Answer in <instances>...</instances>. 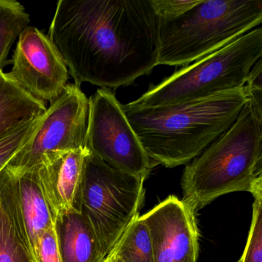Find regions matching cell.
<instances>
[{
  "instance_id": "22",
  "label": "cell",
  "mask_w": 262,
  "mask_h": 262,
  "mask_svg": "<svg viewBox=\"0 0 262 262\" xmlns=\"http://www.w3.org/2000/svg\"><path fill=\"white\" fill-rule=\"evenodd\" d=\"M262 59H260L251 68L245 88L248 102L257 113L262 115Z\"/></svg>"
},
{
  "instance_id": "10",
  "label": "cell",
  "mask_w": 262,
  "mask_h": 262,
  "mask_svg": "<svg viewBox=\"0 0 262 262\" xmlns=\"http://www.w3.org/2000/svg\"><path fill=\"white\" fill-rule=\"evenodd\" d=\"M0 204L34 262L39 237L56 222L36 167L24 172L6 168L0 172Z\"/></svg>"
},
{
  "instance_id": "14",
  "label": "cell",
  "mask_w": 262,
  "mask_h": 262,
  "mask_svg": "<svg viewBox=\"0 0 262 262\" xmlns=\"http://www.w3.org/2000/svg\"><path fill=\"white\" fill-rule=\"evenodd\" d=\"M47 108L46 102L31 96L8 73L0 71V137Z\"/></svg>"
},
{
  "instance_id": "16",
  "label": "cell",
  "mask_w": 262,
  "mask_h": 262,
  "mask_svg": "<svg viewBox=\"0 0 262 262\" xmlns=\"http://www.w3.org/2000/svg\"><path fill=\"white\" fill-rule=\"evenodd\" d=\"M110 252L123 262H155L148 227L142 216L132 222Z\"/></svg>"
},
{
  "instance_id": "19",
  "label": "cell",
  "mask_w": 262,
  "mask_h": 262,
  "mask_svg": "<svg viewBox=\"0 0 262 262\" xmlns=\"http://www.w3.org/2000/svg\"><path fill=\"white\" fill-rule=\"evenodd\" d=\"M252 219L248 240L238 262H262V189L252 194Z\"/></svg>"
},
{
  "instance_id": "9",
  "label": "cell",
  "mask_w": 262,
  "mask_h": 262,
  "mask_svg": "<svg viewBox=\"0 0 262 262\" xmlns=\"http://www.w3.org/2000/svg\"><path fill=\"white\" fill-rule=\"evenodd\" d=\"M17 39L9 75L33 97L52 103L68 84L65 62L48 35L36 27H26Z\"/></svg>"
},
{
  "instance_id": "4",
  "label": "cell",
  "mask_w": 262,
  "mask_h": 262,
  "mask_svg": "<svg viewBox=\"0 0 262 262\" xmlns=\"http://www.w3.org/2000/svg\"><path fill=\"white\" fill-rule=\"evenodd\" d=\"M261 22V1L200 0L177 17L159 19L158 65H189Z\"/></svg>"
},
{
  "instance_id": "18",
  "label": "cell",
  "mask_w": 262,
  "mask_h": 262,
  "mask_svg": "<svg viewBox=\"0 0 262 262\" xmlns=\"http://www.w3.org/2000/svg\"><path fill=\"white\" fill-rule=\"evenodd\" d=\"M41 116L24 122L0 137V172L30 140L39 125Z\"/></svg>"
},
{
  "instance_id": "12",
  "label": "cell",
  "mask_w": 262,
  "mask_h": 262,
  "mask_svg": "<svg viewBox=\"0 0 262 262\" xmlns=\"http://www.w3.org/2000/svg\"><path fill=\"white\" fill-rule=\"evenodd\" d=\"M88 149L58 153L36 166L39 182L55 217L79 211L85 159Z\"/></svg>"
},
{
  "instance_id": "17",
  "label": "cell",
  "mask_w": 262,
  "mask_h": 262,
  "mask_svg": "<svg viewBox=\"0 0 262 262\" xmlns=\"http://www.w3.org/2000/svg\"><path fill=\"white\" fill-rule=\"evenodd\" d=\"M0 262H33L0 204Z\"/></svg>"
},
{
  "instance_id": "1",
  "label": "cell",
  "mask_w": 262,
  "mask_h": 262,
  "mask_svg": "<svg viewBox=\"0 0 262 262\" xmlns=\"http://www.w3.org/2000/svg\"><path fill=\"white\" fill-rule=\"evenodd\" d=\"M48 36L79 87L116 90L158 66L151 0H59Z\"/></svg>"
},
{
  "instance_id": "13",
  "label": "cell",
  "mask_w": 262,
  "mask_h": 262,
  "mask_svg": "<svg viewBox=\"0 0 262 262\" xmlns=\"http://www.w3.org/2000/svg\"><path fill=\"white\" fill-rule=\"evenodd\" d=\"M55 227L62 262H103L99 242L80 211L58 216Z\"/></svg>"
},
{
  "instance_id": "15",
  "label": "cell",
  "mask_w": 262,
  "mask_h": 262,
  "mask_svg": "<svg viewBox=\"0 0 262 262\" xmlns=\"http://www.w3.org/2000/svg\"><path fill=\"white\" fill-rule=\"evenodd\" d=\"M30 23V15L22 4L0 0V71L10 63L8 56L12 47Z\"/></svg>"
},
{
  "instance_id": "5",
  "label": "cell",
  "mask_w": 262,
  "mask_h": 262,
  "mask_svg": "<svg viewBox=\"0 0 262 262\" xmlns=\"http://www.w3.org/2000/svg\"><path fill=\"white\" fill-rule=\"evenodd\" d=\"M262 29H254L202 59L182 67L141 97L128 103L153 107L183 103L245 86L253 66L261 59Z\"/></svg>"
},
{
  "instance_id": "21",
  "label": "cell",
  "mask_w": 262,
  "mask_h": 262,
  "mask_svg": "<svg viewBox=\"0 0 262 262\" xmlns=\"http://www.w3.org/2000/svg\"><path fill=\"white\" fill-rule=\"evenodd\" d=\"M200 0H151L159 19H169L183 14L199 4Z\"/></svg>"
},
{
  "instance_id": "11",
  "label": "cell",
  "mask_w": 262,
  "mask_h": 262,
  "mask_svg": "<svg viewBox=\"0 0 262 262\" xmlns=\"http://www.w3.org/2000/svg\"><path fill=\"white\" fill-rule=\"evenodd\" d=\"M142 217L148 227L155 262H197L195 211L183 201L169 196Z\"/></svg>"
},
{
  "instance_id": "20",
  "label": "cell",
  "mask_w": 262,
  "mask_h": 262,
  "mask_svg": "<svg viewBox=\"0 0 262 262\" xmlns=\"http://www.w3.org/2000/svg\"><path fill=\"white\" fill-rule=\"evenodd\" d=\"M34 262H62L55 225L45 230L39 237Z\"/></svg>"
},
{
  "instance_id": "3",
  "label": "cell",
  "mask_w": 262,
  "mask_h": 262,
  "mask_svg": "<svg viewBox=\"0 0 262 262\" xmlns=\"http://www.w3.org/2000/svg\"><path fill=\"white\" fill-rule=\"evenodd\" d=\"M183 201L194 211L221 196L262 189V115L249 102L231 126L186 165Z\"/></svg>"
},
{
  "instance_id": "7",
  "label": "cell",
  "mask_w": 262,
  "mask_h": 262,
  "mask_svg": "<svg viewBox=\"0 0 262 262\" xmlns=\"http://www.w3.org/2000/svg\"><path fill=\"white\" fill-rule=\"evenodd\" d=\"M90 102L80 87L67 84L41 116L33 136L6 169L24 172L58 153L86 148Z\"/></svg>"
},
{
  "instance_id": "8",
  "label": "cell",
  "mask_w": 262,
  "mask_h": 262,
  "mask_svg": "<svg viewBox=\"0 0 262 262\" xmlns=\"http://www.w3.org/2000/svg\"><path fill=\"white\" fill-rule=\"evenodd\" d=\"M89 102L88 151L115 169L146 180L156 165L144 149L114 93L99 89Z\"/></svg>"
},
{
  "instance_id": "23",
  "label": "cell",
  "mask_w": 262,
  "mask_h": 262,
  "mask_svg": "<svg viewBox=\"0 0 262 262\" xmlns=\"http://www.w3.org/2000/svg\"><path fill=\"white\" fill-rule=\"evenodd\" d=\"M103 262H123L116 254L110 252L104 259Z\"/></svg>"
},
{
  "instance_id": "6",
  "label": "cell",
  "mask_w": 262,
  "mask_h": 262,
  "mask_svg": "<svg viewBox=\"0 0 262 262\" xmlns=\"http://www.w3.org/2000/svg\"><path fill=\"white\" fill-rule=\"evenodd\" d=\"M145 179L115 169L88 151L79 211L94 233L105 257L143 203Z\"/></svg>"
},
{
  "instance_id": "2",
  "label": "cell",
  "mask_w": 262,
  "mask_h": 262,
  "mask_svg": "<svg viewBox=\"0 0 262 262\" xmlns=\"http://www.w3.org/2000/svg\"><path fill=\"white\" fill-rule=\"evenodd\" d=\"M245 86L183 103L153 107L122 105L155 165H185L231 126L248 102Z\"/></svg>"
}]
</instances>
